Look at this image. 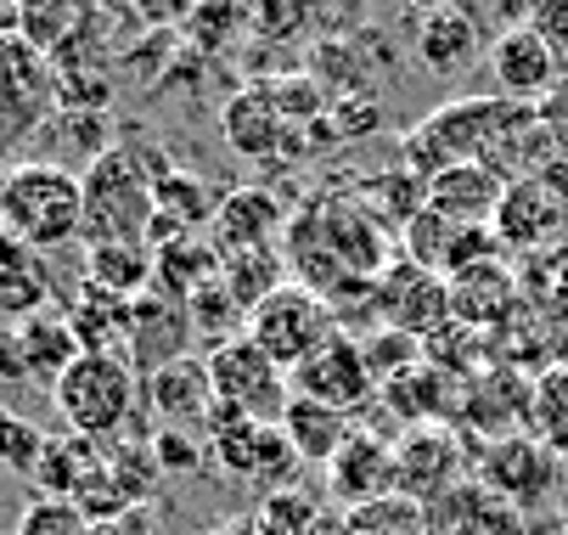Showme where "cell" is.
I'll list each match as a JSON object with an SVG mask.
<instances>
[{"mask_svg": "<svg viewBox=\"0 0 568 535\" xmlns=\"http://www.w3.org/2000/svg\"><path fill=\"white\" fill-rule=\"evenodd\" d=\"M175 170L158 147H135L119 141L113 152L79 175L85 186V249H108V243H146L152 232V181Z\"/></svg>", "mask_w": 568, "mask_h": 535, "instance_id": "1", "label": "cell"}, {"mask_svg": "<svg viewBox=\"0 0 568 535\" xmlns=\"http://www.w3.org/2000/svg\"><path fill=\"white\" fill-rule=\"evenodd\" d=\"M0 232L51 254L85 238V186L79 170H62L51 159H23L0 175Z\"/></svg>", "mask_w": 568, "mask_h": 535, "instance_id": "2", "label": "cell"}, {"mask_svg": "<svg viewBox=\"0 0 568 535\" xmlns=\"http://www.w3.org/2000/svg\"><path fill=\"white\" fill-rule=\"evenodd\" d=\"M68 434L113 445L130 423H135V401H141V377L124 355H79L51 390Z\"/></svg>", "mask_w": 568, "mask_h": 535, "instance_id": "3", "label": "cell"}, {"mask_svg": "<svg viewBox=\"0 0 568 535\" xmlns=\"http://www.w3.org/2000/svg\"><path fill=\"white\" fill-rule=\"evenodd\" d=\"M248 333L282 372H293V366H304L321 344H333L344 327H338V316H333V304L321 299V293H310V287H298V282H287V287H276L260 311L248 316Z\"/></svg>", "mask_w": 568, "mask_h": 535, "instance_id": "4", "label": "cell"}, {"mask_svg": "<svg viewBox=\"0 0 568 535\" xmlns=\"http://www.w3.org/2000/svg\"><path fill=\"white\" fill-rule=\"evenodd\" d=\"M203 361H209V384H214V401L220 406L254 417V423H282V412L293 401V384H287V372L248 333L214 344Z\"/></svg>", "mask_w": 568, "mask_h": 535, "instance_id": "5", "label": "cell"}, {"mask_svg": "<svg viewBox=\"0 0 568 535\" xmlns=\"http://www.w3.org/2000/svg\"><path fill=\"white\" fill-rule=\"evenodd\" d=\"M462 474H467V451L450 428L417 423L394 440V496L417 502L423 513L439 507L450 491H462Z\"/></svg>", "mask_w": 568, "mask_h": 535, "instance_id": "6", "label": "cell"}, {"mask_svg": "<svg viewBox=\"0 0 568 535\" xmlns=\"http://www.w3.org/2000/svg\"><path fill=\"white\" fill-rule=\"evenodd\" d=\"M287 384H293L298 401L333 406V412H344V417H355V412L377 395L372 366H366V350H361V339H349V333H338L333 344H321L304 366H293Z\"/></svg>", "mask_w": 568, "mask_h": 535, "instance_id": "7", "label": "cell"}, {"mask_svg": "<svg viewBox=\"0 0 568 535\" xmlns=\"http://www.w3.org/2000/svg\"><path fill=\"white\" fill-rule=\"evenodd\" d=\"M192 311L181 299L146 287L141 299H130V327H124V361L135 366V377H152L158 366L186 361L192 355Z\"/></svg>", "mask_w": 568, "mask_h": 535, "instance_id": "8", "label": "cell"}, {"mask_svg": "<svg viewBox=\"0 0 568 535\" xmlns=\"http://www.w3.org/2000/svg\"><path fill=\"white\" fill-rule=\"evenodd\" d=\"M377 316H383V327L428 344L439 327H450V282L412 260H399L377 276Z\"/></svg>", "mask_w": 568, "mask_h": 535, "instance_id": "9", "label": "cell"}, {"mask_svg": "<svg viewBox=\"0 0 568 535\" xmlns=\"http://www.w3.org/2000/svg\"><path fill=\"white\" fill-rule=\"evenodd\" d=\"M490 73H496V91H501V102H513V108H529V102H540L551 85H557V73H562V51L546 40V34H535L529 29V18L524 23H507L496 40H490Z\"/></svg>", "mask_w": 568, "mask_h": 535, "instance_id": "10", "label": "cell"}, {"mask_svg": "<svg viewBox=\"0 0 568 535\" xmlns=\"http://www.w3.org/2000/svg\"><path fill=\"white\" fill-rule=\"evenodd\" d=\"M220 130H225V141L242 152V159H260V164L287 159V152H304V147L293 141L298 124L276 108V97H271L265 85L236 91V97L225 102V113H220Z\"/></svg>", "mask_w": 568, "mask_h": 535, "instance_id": "11", "label": "cell"}, {"mask_svg": "<svg viewBox=\"0 0 568 535\" xmlns=\"http://www.w3.org/2000/svg\"><path fill=\"white\" fill-rule=\"evenodd\" d=\"M412 51H417V62L428 73H439V80H462V73H473L484 57H490V40H484L478 12H467V7H434V12H423Z\"/></svg>", "mask_w": 568, "mask_h": 535, "instance_id": "12", "label": "cell"}, {"mask_svg": "<svg viewBox=\"0 0 568 535\" xmlns=\"http://www.w3.org/2000/svg\"><path fill=\"white\" fill-rule=\"evenodd\" d=\"M287 232V209L276 192L265 186H236L220 198V214L209 225V243L220 249V260L231 254H254V249H276V238Z\"/></svg>", "mask_w": 568, "mask_h": 535, "instance_id": "13", "label": "cell"}, {"mask_svg": "<svg viewBox=\"0 0 568 535\" xmlns=\"http://www.w3.org/2000/svg\"><path fill=\"white\" fill-rule=\"evenodd\" d=\"M478 485L496 491L513 507H529V502L551 496V485H557V451H546L540 440H507L501 434L490 451H484Z\"/></svg>", "mask_w": 568, "mask_h": 535, "instance_id": "14", "label": "cell"}, {"mask_svg": "<svg viewBox=\"0 0 568 535\" xmlns=\"http://www.w3.org/2000/svg\"><path fill=\"white\" fill-rule=\"evenodd\" d=\"M141 395H146L158 428H203L209 412L220 406V401H214V384H209V361H203V355H186V361L158 366L152 377H141Z\"/></svg>", "mask_w": 568, "mask_h": 535, "instance_id": "15", "label": "cell"}, {"mask_svg": "<svg viewBox=\"0 0 568 535\" xmlns=\"http://www.w3.org/2000/svg\"><path fill=\"white\" fill-rule=\"evenodd\" d=\"M327 491H333V502H344V513L394 496V440H377L372 428H355L349 445L327 463Z\"/></svg>", "mask_w": 568, "mask_h": 535, "instance_id": "16", "label": "cell"}, {"mask_svg": "<svg viewBox=\"0 0 568 535\" xmlns=\"http://www.w3.org/2000/svg\"><path fill=\"white\" fill-rule=\"evenodd\" d=\"M51 299H57L51 260L40 249L18 243L12 232H0V327H23V322L45 316Z\"/></svg>", "mask_w": 568, "mask_h": 535, "instance_id": "17", "label": "cell"}, {"mask_svg": "<svg viewBox=\"0 0 568 535\" xmlns=\"http://www.w3.org/2000/svg\"><path fill=\"white\" fill-rule=\"evenodd\" d=\"M501 198H507V175L490 164H450L428 181V214L450 225H490L501 214Z\"/></svg>", "mask_w": 568, "mask_h": 535, "instance_id": "18", "label": "cell"}, {"mask_svg": "<svg viewBox=\"0 0 568 535\" xmlns=\"http://www.w3.org/2000/svg\"><path fill=\"white\" fill-rule=\"evenodd\" d=\"M513 293H518V282H513V271L501 260H478V265L450 276V322L496 327L513 311Z\"/></svg>", "mask_w": 568, "mask_h": 535, "instance_id": "19", "label": "cell"}, {"mask_svg": "<svg viewBox=\"0 0 568 535\" xmlns=\"http://www.w3.org/2000/svg\"><path fill=\"white\" fill-rule=\"evenodd\" d=\"M102 463H108V445L79 440V434H51L40 468H34V491L45 502H73L79 491L102 474Z\"/></svg>", "mask_w": 568, "mask_h": 535, "instance_id": "20", "label": "cell"}, {"mask_svg": "<svg viewBox=\"0 0 568 535\" xmlns=\"http://www.w3.org/2000/svg\"><path fill=\"white\" fill-rule=\"evenodd\" d=\"M62 316L85 355H124V327H130V299H113L91 282H79L73 299L62 304Z\"/></svg>", "mask_w": 568, "mask_h": 535, "instance_id": "21", "label": "cell"}, {"mask_svg": "<svg viewBox=\"0 0 568 535\" xmlns=\"http://www.w3.org/2000/svg\"><path fill=\"white\" fill-rule=\"evenodd\" d=\"M220 265H225L220 249H214L203 232H192V238H175V243H164V249H152V287L186 304L197 287H209V282L220 276Z\"/></svg>", "mask_w": 568, "mask_h": 535, "instance_id": "22", "label": "cell"}, {"mask_svg": "<svg viewBox=\"0 0 568 535\" xmlns=\"http://www.w3.org/2000/svg\"><path fill=\"white\" fill-rule=\"evenodd\" d=\"M282 434H287V445L304 456V463H321L327 468L333 456L349 445V434H355V417H344V412H333V406H315V401H287V412H282Z\"/></svg>", "mask_w": 568, "mask_h": 535, "instance_id": "23", "label": "cell"}, {"mask_svg": "<svg viewBox=\"0 0 568 535\" xmlns=\"http://www.w3.org/2000/svg\"><path fill=\"white\" fill-rule=\"evenodd\" d=\"M0 108H23V113L51 108V62L23 34H0Z\"/></svg>", "mask_w": 568, "mask_h": 535, "instance_id": "24", "label": "cell"}, {"mask_svg": "<svg viewBox=\"0 0 568 535\" xmlns=\"http://www.w3.org/2000/svg\"><path fill=\"white\" fill-rule=\"evenodd\" d=\"M254 529L260 535H338V513L321 491L293 485V491H276L254 507Z\"/></svg>", "mask_w": 568, "mask_h": 535, "instance_id": "25", "label": "cell"}, {"mask_svg": "<svg viewBox=\"0 0 568 535\" xmlns=\"http://www.w3.org/2000/svg\"><path fill=\"white\" fill-rule=\"evenodd\" d=\"M18 339H23V355H29V377H34L40 390H57V377H62L79 355H85L62 311H45V316L23 322V327H18Z\"/></svg>", "mask_w": 568, "mask_h": 535, "instance_id": "26", "label": "cell"}, {"mask_svg": "<svg viewBox=\"0 0 568 535\" xmlns=\"http://www.w3.org/2000/svg\"><path fill=\"white\" fill-rule=\"evenodd\" d=\"M79 282H91L113 299H141L152 287V249L146 243H108V249H85V271Z\"/></svg>", "mask_w": 568, "mask_h": 535, "instance_id": "27", "label": "cell"}, {"mask_svg": "<svg viewBox=\"0 0 568 535\" xmlns=\"http://www.w3.org/2000/svg\"><path fill=\"white\" fill-rule=\"evenodd\" d=\"M557 225V203L546 198L540 181H513L507 198H501V214H496V243H513V249H529L540 243Z\"/></svg>", "mask_w": 568, "mask_h": 535, "instance_id": "28", "label": "cell"}, {"mask_svg": "<svg viewBox=\"0 0 568 535\" xmlns=\"http://www.w3.org/2000/svg\"><path fill=\"white\" fill-rule=\"evenodd\" d=\"M377 395L394 406V417H405V423L417 428V423H434V417L445 412V401H450V377H445V372L423 355L412 372H399L394 384H383Z\"/></svg>", "mask_w": 568, "mask_h": 535, "instance_id": "29", "label": "cell"}, {"mask_svg": "<svg viewBox=\"0 0 568 535\" xmlns=\"http://www.w3.org/2000/svg\"><path fill=\"white\" fill-rule=\"evenodd\" d=\"M287 260H282V249H254V254H231L225 265H220V282L231 287V299L242 304V316H254L260 304L276 293V287H287Z\"/></svg>", "mask_w": 568, "mask_h": 535, "instance_id": "30", "label": "cell"}, {"mask_svg": "<svg viewBox=\"0 0 568 535\" xmlns=\"http://www.w3.org/2000/svg\"><path fill=\"white\" fill-rule=\"evenodd\" d=\"M529 434L546 451L568 456V366L540 372V384L529 390Z\"/></svg>", "mask_w": 568, "mask_h": 535, "instance_id": "31", "label": "cell"}, {"mask_svg": "<svg viewBox=\"0 0 568 535\" xmlns=\"http://www.w3.org/2000/svg\"><path fill=\"white\" fill-rule=\"evenodd\" d=\"M338 535H428V513L405 496H383L372 507L338 513Z\"/></svg>", "mask_w": 568, "mask_h": 535, "instance_id": "32", "label": "cell"}, {"mask_svg": "<svg viewBox=\"0 0 568 535\" xmlns=\"http://www.w3.org/2000/svg\"><path fill=\"white\" fill-rule=\"evenodd\" d=\"M45 428L40 423H29L23 412H12V406H0V468L7 474H23V480H34V468H40V456H45Z\"/></svg>", "mask_w": 568, "mask_h": 535, "instance_id": "33", "label": "cell"}, {"mask_svg": "<svg viewBox=\"0 0 568 535\" xmlns=\"http://www.w3.org/2000/svg\"><path fill=\"white\" fill-rule=\"evenodd\" d=\"M45 130H57L62 141H68V152L79 159V175H85L102 152H113L119 141H113V124H108V113H51L45 119Z\"/></svg>", "mask_w": 568, "mask_h": 535, "instance_id": "34", "label": "cell"}, {"mask_svg": "<svg viewBox=\"0 0 568 535\" xmlns=\"http://www.w3.org/2000/svg\"><path fill=\"white\" fill-rule=\"evenodd\" d=\"M361 350H366V366H372V384H377V390H383V384H394L399 372H412V366L423 361V339L394 333V327H383V333L361 339Z\"/></svg>", "mask_w": 568, "mask_h": 535, "instance_id": "35", "label": "cell"}, {"mask_svg": "<svg viewBox=\"0 0 568 535\" xmlns=\"http://www.w3.org/2000/svg\"><path fill=\"white\" fill-rule=\"evenodd\" d=\"M146 445H152L158 474H192V468L209 463V445H203V434H192V428H152Z\"/></svg>", "mask_w": 568, "mask_h": 535, "instance_id": "36", "label": "cell"}, {"mask_svg": "<svg viewBox=\"0 0 568 535\" xmlns=\"http://www.w3.org/2000/svg\"><path fill=\"white\" fill-rule=\"evenodd\" d=\"M18 535H97V524L79 513L73 502H45V496H34V502L23 507V518H18Z\"/></svg>", "mask_w": 568, "mask_h": 535, "instance_id": "37", "label": "cell"}, {"mask_svg": "<svg viewBox=\"0 0 568 535\" xmlns=\"http://www.w3.org/2000/svg\"><path fill=\"white\" fill-rule=\"evenodd\" d=\"M181 23H186V34L197 40V51H225V34L248 29L254 18H248V12H236V7H214V12H186Z\"/></svg>", "mask_w": 568, "mask_h": 535, "instance_id": "38", "label": "cell"}, {"mask_svg": "<svg viewBox=\"0 0 568 535\" xmlns=\"http://www.w3.org/2000/svg\"><path fill=\"white\" fill-rule=\"evenodd\" d=\"M535 181L546 186V198H551L557 209H568V141H557V147H551V159L535 170Z\"/></svg>", "mask_w": 568, "mask_h": 535, "instance_id": "39", "label": "cell"}, {"mask_svg": "<svg viewBox=\"0 0 568 535\" xmlns=\"http://www.w3.org/2000/svg\"><path fill=\"white\" fill-rule=\"evenodd\" d=\"M0 384H34V377H29V355H23L18 327H0Z\"/></svg>", "mask_w": 568, "mask_h": 535, "instance_id": "40", "label": "cell"}, {"mask_svg": "<svg viewBox=\"0 0 568 535\" xmlns=\"http://www.w3.org/2000/svg\"><path fill=\"white\" fill-rule=\"evenodd\" d=\"M529 29L546 34L557 51H568V0H551V7H529Z\"/></svg>", "mask_w": 568, "mask_h": 535, "instance_id": "41", "label": "cell"}, {"mask_svg": "<svg viewBox=\"0 0 568 535\" xmlns=\"http://www.w3.org/2000/svg\"><path fill=\"white\" fill-rule=\"evenodd\" d=\"M209 535H260V529H254V518H225V524H214Z\"/></svg>", "mask_w": 568, "mask_h": 535, "instance_id": "42", "label": "cell"}]
</instances>
